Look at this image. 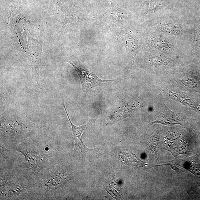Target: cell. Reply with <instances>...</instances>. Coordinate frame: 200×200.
Segmentation results:
<instances>
[{"instance_id": "obj_1", "label": "cell", "mask_w": 200, "mask_h": 200, "mask_svg": "<svg viewBox=\"0 0 200 200\" xmlns=\"http://www.w3.org/2000/svg\"><path fill=\"white\" fill-rule=\"evenodd\" d=\"M74 68L79 76L82 86V90L85 95L94 87L101 83L113 80H103L99 78L95 74L87 70L83 65L73 62L67 61Z\"/></svg>"}, {"instance_id": "obj_2", "label": "cell", "mask_w": 200, "mask_h": 200, "mask_svg": "<svg viewBox=\"0 0 200 200\" xmlns=\"http://www.w3.org/2000/svg\"><path fill=\"white\" fill-rule=\"evenodd\" d=\"M61 105H62L63 107L64 108V109L65 110L67 116H68V119H69L70 123L71 124V127H72V131L73 133V140L75 142V149L76 148H78L79 149H80L82 152H87L92 150L94 149H90L86 147L85 146L84 144H83V141L82 139V136L84 131H86L87 128V125L88 124H84V125L81 126H77L74 125L72 124V122H71L70 119L68 114V112L66 110V108L64 104V103H61Z\"/></svg>"}, {"instance_id": "obj_3", "label": "cell", "mask_w": 200, "mask_h": 200, "mask_svg": "<svg viewBox=\"0 0 200 200\" xmlns=\"http://www.w3.org/2000/svg\"><path fill=\"white\" fill-rule=\"evenodd\" d=\"M26 157L27 159L29 164L31 166H34V167H36V166L39 165L37 162L39 163L41 162V161L39 160H37V158H41V156L38 153H35V152H25Z\"/></svg>"}, {"instance_id": "obj_4", "label": "cell", "mask_w": 200, "mask_h": 200, "mask_svg": "<svg viewBox=\"0 0 200 200\" xmlns=\"http://www.w3.org/2000/svg\"><path fill=\"white\" fill-rule=\"evenodd\" d=\"M136 40L133 37L128 36L126 40V43L129 49H132V50L136 48L137 46Z\"/></svg>"}]
</instances>
